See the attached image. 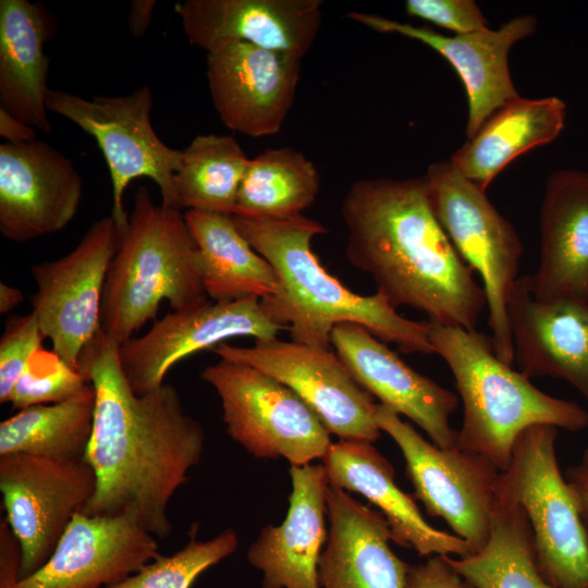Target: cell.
<instances>
[{
  "mask_svg": "<svg viewBox=\"0 0 588 588\" xmlns=\"http://www.w3.org/2000/svg\"><path fill=\"white\" fill-rule=\"evenodd\" d=\"M433 212L462 260L480 275L495 355L513 366L507 302L518 275L523 245L515 228L486 193L449 161L425 175Z\"/></svg>",
  "mask_w": 588,
  "mask_h": 588,
  "instance_id": "7",
  "label": "cell"
},
{
  "mask_svg": "<svg viewBox=\"0 0 588 588\" xmlns=\"http://www.w3.org/2000/svg\"><path fill=\"white\" fill-rule=\"evenodd\" d=\"M157 538L126 517L74 516L48 561L13 588H105L159 555Z\"/></svg>",
  "mask_w": 588,
  "mask_h": 588,
  "instance_id": "20",
  "label": "cell"
},
{
  "mask_svg": "<svg viewBox=\"0 0 588 588\" xmlns=\"http://www.w3.org/2000/svg\"><path fill=\"white\" fill-rule=\"evenodd\" d=\"M97 478L84 460L28 454L0 456L5 519L22 550L21 579L51 556L74 516L96 492Z\"/></svg>",
  "mask_w": 588,
  "mask_h": 588,
  "instance_id": "12",
  "label": "cell"
},
{
  "mask_svg": "<svg viewBox=\"0 0 588 588\" xmlns=\"http://www.w3.org/2000/svg\"><path fill=\"white\" fill-rule=\"evenodd\" d=\"M579 465L588 470V448L585 450V453L583 455V461Z\"/></svg>",
  "mask_w": 588,
  "mask_h": 588,
  "instance_id": "43",
  "label": "cell"
},
{
  "mask_svg": "<svg viewBox=\"0 0 588 588\" xmlns=\"http://www.w3.org/2000/svg\"><path fill=\"white\" fill-rule=\"evenodd\" d=\"M211 351L221 359L256 368L289 387L340 440L373 443L380 437L377 404L330 348L273 338L255 340L249 347L223 342Z\"/></svg>",
  "mask_w": 588,
  "mask_h": 588,
  "instance_id": "13",
  "label": "cell"
},
{
  "mask_svg": "<svg viewBox=\"0 0 588 588\" xmlns=\"http://www.w3.org/2000/svg\"><path fill=\"white\" fill-rule=\"evenodd\" d=\"M341 213L347 260L394 309L408 306L429 321L475 330L485 292L440 225L425 176L359 180Z\"/></svg>",
  "mask_w": 588,
  "mask_h": 588,
  "instance_id": "2",
  "label": "cell"
},
{
  "mask_svg": "<svg viewBox=\"0 0 588 588\" xmlns=\"http://www.w3.org/2000/svg\"><path fill=\"white\" fill-rule=\"evenodd\" d=\"M327 517L320 588H406L411 565L391 549V529L380 512L329 486Z\"/></svg>",
  "mask_w": 588,
  "mask_h": 588,
  "instance_id": "24",
  "label": "cell"
},
{
  "mask_svg": "<svg viewBox=\"0 0 588 588\" xmlns=\"http://www.w3.org/2000/svg\"><path fill=\"white\" fill-rule=\"evenodd\" d=\"M217 392L229 436L259 458H286L291 466L323 460L330 432L293 390L250 366L221 359L204 369Z\"/></svg>",
  "mask_w": 588,
  "mask_h": 588,
  "instance_id": "8",
  "label": "cell"
},
{
  "mask_svg": "<svg viewBox=\"0 0 588 588\" xmlns=\"http://www.w3.org/2000/svg\"><path fill=\"white\" fill-rule=\"evenodd\" d=\"M122 234L111 215L103 217L69 254L30 267L32 313L52 350L78 371L82 354L102 331L105 283Z\"/></svg>",
  "mask_w": 588,
  "mask_h": 588,
  "instance_id": "11",
  "label": "cell"
},
{
  "mask_svg": "<svg viewBox=\"0 0 588 588\" xmlns=\"http://www.w3.org/2000/svg\"><path fill=\"white\" fill-rule=\"evenodd\" d=\"M120 344L101 331L79 359L95 391L85 460L97 488L82 514L126 517L156 538L171 534L168 505L201 458L205 432L177 390L163 383L137 395L120 362Z\"/></svg>",
  "mask_w": 588,
  "mask_h": 588,
  "instance_id": "1",
  "label": "cell"
},
{
  "mask_svg": "<svg viewBox=\"0 0 588 588\" xmlns=\"http://www.w3.org/2000/svg\"><path fill=\"white\" fill-rule=\"evenodd\" d=\"M376 422L400 448L406 475L428 515L441 517L474 553L487 543L501 471L487 458L455 444L427 441L399 414L377 404Z\"/></svg>",
  "mask_w": 588,
  "mask_h": 588,
  "instance_id": "10",
  "label": "cell"
},
{
  "mask_svg": "<svg viewBox=\"0 0 588 588\" xmlns=\"http://www.w3.org/2000/svg\"><path fill=\"white\" fill-rule=\"evenodd\" d=\"M346 16L378 33L399 34L420 41L450 62L467 94L468 139L500 107L519 96L509 71V52L514 44L530 36L537 27L532 15H519L497 30L485 28L445 36L428 26H416L373 13L352 11Z\"/></svg>",
  "mask_w": 588,
  "mask_h": 588,
  "instance_id": "17",
  "label": "cell"
},
{
  "mask_svg": "<svg viewBox=\"0 0 588 588\" xmlns=\"http://www.w3.org/2000/svg\"><path fill=\"white\" fill-rule=\"evenodd\" d=\"M53 30L41 5L0 1V109L46 134L52 125L46 106L49 58L44 44Z\"/></svg>",
  "mask_w": 588,
  "mask_h": 588,
  "instance_id": "26",
  "label": "cell"
},
{
  "mask_svg": "<svg viewBox=\"0 0 588 588\" xmlns=\"http://www.w3.org/2000/svg\"><path fill=\"white\" fill-rule=\"evenodd\" d=\"M21 544L7 519L0 523V588H13L21 579Z\"/></svg>",
  "mask_w": 588,
  "mask_h": 588,
  "instance_id": "38",
  "label": "cell"
},
{
  "mask_svg": "<svg viewBox=\"0 0 588 588\" xmlns=\"http://www.w3.org/2000/svg\"><path fill=\"white\" fill-rule=\"evenodd\" d=\"M155 0H133L128 16V26L135 37H142L151 23Z\"/></svg>",
  "mask_w": 588,
  "mask_h": 588,
  "instance_id": "40",
  "label": "cell"
},
{
  "mask_svg": "<svg viewBox=\"0 0 588 588\" xmlns=\"http://www.w3.org/2000/svg\"><path fill=\"white\" fill-rule=\"evenodd\" d=\"M249 160L230 135H198L182 150L174 173L176 209L233 216Z\"/></svg>",
  "mask_w": 588,
  "mask_h": 588,
  "instance_id": "31",
  "label": "cell"
},
{
  "mask_svg": "<svg viewBox=\"0 0 588 588\" xmlns=\"http://www.w3.org/2000/svg\"><path fill=\"white\" fill-rule=\"evenodd\" d=\"M162 301L172 310H184L210 298L185 215L156 205L146 186H139L107 274L101 329L121 345L149 320H157Z\"/></svg>",
  "mask_w": 588,
  "mask_h": 588,
  "instance_id": "5",
  "label": "cell"
},
{
  "mask_svg": "<svg viewBox=\"0 0 588 588\" xmlns=\"http://www.w3.org/2000/svg\"><path fill=\"white\" fill-rule=\"evenodd\" d=\"M83 179L46 142L0 145V232L16 243L63 230L76 216Z\"/></svg>",
  "mask_w": 588,
  "mask_h": 588,
  "instance_id": "15",
  "label": "cell"
},
{
  "mask_svg": "<svg viewBox=\"0 0 588 588\" xmlns=\"http://www.w3.org/2000/svg\"><path fill=\"white\" fill-rule=\"evenodd\" d=\"M321 0H185L175 5L192 45L207 53L245 42L303 59L322 21Z\"/></svg>",
  "mask_w": 588,
  "mask_h": 588,
  "instance_id": "19",
  "label": "cell"
},
{
  "mask_svg": "<svg viewBox=\"0 0 588 588\" xmlns=\"http://www.w3.org/2000/svg\"><path fill=\"white\" fill-rule=\"evenodd\" d=\"M302 59L245 42L207 53L212 103L222 123L250 137L280 132L294 102Z\"/></svg>",
  "mask_w": 588,
  "mask_h": 588,
  "instance_id": "16",
  "label": "cell"
},
{
  "mask_svg": "<svg viewBox=\"0 0 588 588\" xmlns=\"http://www.w3.org/2000/svg\"><path fill=\"white\" fill-rule=\"evenodd\" d=\"M566 105L558 97L520 96L500 107L451 162L487 192L494 177L516 157L554 140L564 128Z\"/></svg>",
  "mask_w": 588,
  "mask_h": 588,
  "instance_id": "27",
  "label": "cell"
},
{
  "mask_svg": "<svg viewBox=\"0 0 588 588\" xmlns=\"http://www.w3.org/2000/svg\"><path fill=\"white\" fill-rule=\"evenodd\" d=\"M45 339L35 315L10 317L0 340V402L11 393L32 356L42 348Z\"/></svg>",
  "mask_w": 588,
  "mask_h": 588,
  "instance_id": "35",
  "label": "cell"
},
{
  "mask_svg": "<svg viewBox=\"0 0 588 588\" xmlns=\"http://www.w3.org/2000/svg\"><path fill=\"white\" fill-rule=\"evenodd\" d=\"M152 105L148 86L128 95L91 99L49 89L46 97L49 111L72 121L96 139L112 182L111 216L122 232L128 225L123 195L135 179L154 180L160 189L161 204L176 209L173 179L180 168L182 150L167 146L154 131Z\"/></svg>",
  "mask_w": 588,
  "mask_h": 588,
  "instance_id": "9",
  "label": "cell"
},
{
  "mask_svg": "<svg viewBox=\"0 0 588 588\" xmlns=\"http://www.w3.org/2000/svg\"><path fill=\"white\" fill-rule=\"evenodd\" d=\"M282 330L287 329L269 316L256 296L210 299L193 308L172 310L144 335L121 344V367L132 390L144 395L160 388L176 363L198 351L211 350L232 338L273 339Z\"/></svg>",
  "mask_w": 588,
  "mask_h": 588,
  "instance_id": "14",
  "label": "cell"
},
{
  "mask_svg": "<svg viewBox=\"0 0 588 588\" xmlns=\"http://www.w3.org/2000/svg\"><path fill=\"white\" fill-rule=\"evenodd\" d=\"M185 220L199 250L204 289L213 302L275 293V270L235 225L232 216L188 210Z\"/></svg>",
  "mask_w": 588,
  "mask_h": 588,
  "instance_id": "28",
  "label": "cell"
},
{
  "mask_svg": "<svg viewBox=\"0 0 588 588\" xmlns=\"http://www.w3.org/2000/svg\"><path fill=\"white\" fill-rule=\"evenodd\" d=\"M322 464L331 487L359 493L379 510L396 544L426 558L474 554L466 541L424 518L414 498L395 483L393 466L372 442L339 440L330 445Z\"/></svg>",
  "mask_w": 588,
  "mask_h": 588,
  "instance_id": "23",
  "label": "cell"
},
{
  "mask_svg": "<svg viewBox=\"0 0 588 588\" xmlns=\"http://www.w3.org/2000/svg\"><path fill=\"white\" fill-rule=\"evenodd\" d=\"M445 559L475 588H555L539 571L525 511L502 488L500 478L485 547L465 558L445 555Z\"/></svg>",
  "mask_w": 588,
  "mask_h": 588,
  "instance_id": "29",
  "label": "cell"
},
{
  "mask_svg": "<svg viewBox=\"0 0 588 588\" xmlns=\"http://www.w3.org/2000/svg\"><path fill=\"white\" fill-rule=\"evenodd\" d=\"M331 345L355 381L380 404L419 426L431 442L446 449L455 443L450 416L457 395L411 368L366 328L338 323Z\"/></svg>",
  "mask_w": 588,
  "mask_h": 588,
  "instance_id": "18",
  "label": "cell"
},
{
  "mask_svg": "<svg viewBox=\"0 0 588 588\" xmlns=\"http://www.w3.org/2000/svg\"><path fill=\"white\" fill-rule=\"evenodd\" d=\"M405 12L455 34L488 28V21L473 0H407Z\"/></svg>",
  "mask_w": 588,
  "mask_h": 588,
  "instance_id": "36",
  "label": "cell"
},
{
  "mask_svg": "<svg viewBox=\"0 0 588 588\" xmlns=\"http://www.w3.org/2000/svg\"><path fill=\"white\" fill-rule=\"evenodd\" d=\"M539 225V262L528 275L532 295L588 301V171L561 169L548 177Z\"/></svg>",
  "mask_w": 588,
  "mask_h": 588,
  "instance_id": "25",
  "label": "cell"
},
{
  "mask_svg": "<svg viewBox=\"0 0 588 588\" xmlns=\"http://www.w3.org/2000/svg\"><path fill=\"white\" fill-rule=\"evenodd\" d=\"M91 388L87 378L66 364L53 350L40 348L28 362L9 402L17 409L61 403L81 396Z\"/></svg>",
  "mask_w": 588,
  "mask_h": 588,
  "instance_id": "34",
  "label": "cell"
},
{
  "mask_svg": "<svg viewBox=\"0 0 588 588\" xmlns=\"http://www.w3.org/2000/svg\"><path fill=\"white\" fill-rule=\"evenodd\" d=\"M95 391L75 399L20 409L0 424V456L28 454L84 460L93 432Z\"/></svg>",
  "mask_w": 588,
  "mask_h": 588,
  "instance_id": "30",
  "label": "cell"
},
{
  "mask_svg": "<svg viewBox=\"0 0 588 588\" xmlns=\"http://www.w3.org/2000/svg\"><path fill=\"white\" fill-rule=\"evenodd\" d=\"M252 247L278 274L274 294L261 298L269 316L286 327L293 342L330 348L333 328L353 322L404 353L433 354L429 321L397 314L379 292L363 296L342 284L320 264L311 242L326 228L302 213L281 218L232 216Z\"/></svg>",
  "mask_w": 588,
  "mask_h": 588,
  "instance_id": "3",
  "label": "cell"
},
{
  "mask_svg": "<svg viewBox=\"0 0 588 588\" xmlns=\"http://www.w3.org/2000/svg\"><path fill=\"white\" fill-rule=\"evenodd\" d=\"M429 340L450 368L463 403L454 444L487 458L500 471L509 468L515 442L528 427L579 431L588 426V409L539 390L499 359L488 335L429 321Z\"/></svg>",
  "mask_w": 588,
  "mask_h": 588,
  "instance_id": "4",
  "label": "cell"
},
{
  "mask_svg": "<svg viewBox=\"0 0 588 588\" xmlns=\"http://www.w3.org/2000/svg\"><path fill=\"white\" fill-rule=\"evenodd\" d=\"M566 480L577 499L580 513L588 526V470L580 465L571 467L566 471Z\"/></svg>",
  "mask_w": 588,
  "mask_h": 588,
  "instance_id": "41",
  "label": "cell"
},
{
  "mask_svg": "<svg viewBox=\"0 0 588 588\" xmlns=\"http://www.w3.org/2000/svg\"><path fill=\"white\" fill-rule=\"evenodd\" d=\"M319 189L318 171L304 154L291 147L267 149L249 160L233 216L298 215L315 203Z\"/></svg>",
  "mask_w": 588,
  "mask_h": 588,
  "instance_id": "32",
  "label": "cell"
},
{
  "mask_svg": "<svg viewBox=\"0 0 588 588\" xmlns=\"http://www.w3.org/2000/svg\"><path fill=\"white\" fill-rule=\"evenodd\" d=\"M290 476L285 519L264 527L246 556L262 573V588H320L318 564L328 539L326 468L323 464L291 466Z\"/></svg>",
  "mask_w": 588,
  "mask_h": 588,
  "instance_id": "22",
  "label": "cell"
},
{
  "mask_svg": "<svg viewBox=\"0 0 588 588\" xmlns=\"http://www.w3.org/2000/svg\"><path fill=\"white\" fill-rule=\"evenodd\" d=\"M556 437L551 425L525 429L500 485L526 513L543 578L555 588H588V526L560 470Z\"/></svg>",
  "mask_w": 588,
  "mask_h": 588,
  "instance_id": "6",
  "label": "cell"
},
{
  "mask_svg": "<svg viewBox=\"0 0 588 588\" xmlns=\"http://www.w3.org/2000/svg\"><path fill=\"white\" fill-rule=\"evenodd\" d=\"M507 317L518 371L529 379H563L588 404V301H539L529 277L519 275L509 297Z\"/></svg>",
  "mask_w": 588,
  "mask_h": 588,
  "instance_id": "21",
  "label": "cell"
},
{
  "mask_svg": "<svg viewBox=\"0 0 588 588\" xmlns=\"http://www.w3.org/2000/svg\"><path fill=\"white\" fill-rule=\"evenodd\" d=\"M237 546L233 529L206 541L193 537L175 553L159 554L136 573L105 588H189L204 571L234 553Z\"/></svg>",
  "mask_w": 588,
  "mask_h": 588,
  "instance_id": "33",
  "label": "cell"
},
{
  "mask_svg": "<svg viewBox=\"0 0 588 588\" xmlns=\"http://www.w3.org/2000/svg\"><path fill=\"white\" fill-rule=\"evenodd\" d=\"M0 135L7 143L19 144L32 142L35 138V128L17 120L3 109H0Z\"/></svg>",
  "mask_w": 588,
  "mask_h": 588,
  "instance_id": "39",
  "label": "cell"
},
{
  "mask_svg": "<svg viewBox=\"0 0 588 588\" xmlns=\"http://www.w3.org/2000/svg\"><path fill=\"white\" fill-rule=\"evenodd\" d=\"M406 588H475L446 561L445 555H432L426 562L411 565Z\"/></svg>",
  "mask_w": 588,
  "mask_h": 588,
  "instance_id": "37",
  "label": "cell"
},
{
  "mask_svg": "<svg viewBox=\"0 0 588 588\" xmlns=\"http://www.w3.org/2000/svg\"><path fill=\"white\" fill-rule=\"evenodd\" d=\"M24 301L22 291L4 282H0V314L13 310Z\"/></svg>",
  "mask_w": 588,
  "mask_h": 588,
  "instance_id": "42",
  "label": "cell"
}]
</instances>
